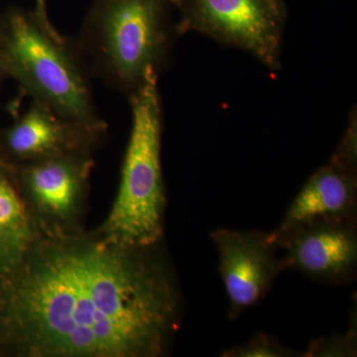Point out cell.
Here are the masks:
<instances>
[{
    "instance_id": "1",
    "label": "cell",
    "mask_w": 357,
    "mask_h": 357,
    "mask_svg": "<svg viewBox=\"0 0 357 357\" xmlns=\"http://www.w3.org/2000/svg\"><path fill=\"white\" fill-rule=\"evenodd\" d=\"M153 248L107 239L37 241L6 280L7 321L28 356L156 357L177 330L178 296Z\"/></svg>"
},
{
    "instance_id": "2",
    "label": "cell",
    "mask_w": 357,
    "mask_h": 357,
    "mask_svg": "<svg viewBox=\"0 0 357 357\" xmlns=\"http://www.w3.org/2000/svg\"><path fill=\"white\" fill-rule=\"evenodd\" d=\"M0 63L26 95L70 121L105 131L91 74L75 41L45 27L34 11L10 7L0 17Z\"/></svg>"
},
{
    "instance_id": "3",
    "label": "cell",
    "mask_w": 357,
    "mask_h": 357,
    "mask_svg": "<svg viewBox=\"0 0 357 357\" xmlns=\"http://www.w3.org/2000/svg\"><path fill=\"white\" fill-rule=\"evenodd\" d=\"M169 0H96L75 41L91 76L126 98L168 65L178 36Z\"/></svg>"
},
{
    "instance_id": "4",
    "label": "cell",
    "mask_w": 357,
    "mask_h": 357,
    "mask_svg": "<svg viewBox=\"0 0 357 357\" xmlns=\"http://www.w3.org/2000/svg\"><path fill=\"white\" fill-rule=\"evenodd\" d=\"M158 77L157 73H149L128 98L132 121L121 185L102 229L103 238L129 248H154L163 236V112Z\"/></svg>"
},
{
    "instance_id": "5",
    "label": "cell",
    "mask_w": 357,
    "mask_h": 357,
    "mask_svg": "<svg viewBox=\"0 0 357 357\" xmlns=\"http://www.w3.org/2000/svg\"><path fill=\"white\" fill-rule=\"evenodd\" d=\"M181 10L178 36L196 32L281 69L287 13L282 0H169Z\"/></svg>"
},
{
    "instance_id": "6",
    "label": "cell",
    "mask_w": 357,
    "mask_h": 357,
    "mask_svg": "<svg viewBox=\"0 0 357 357\" xmlns=\"http://www.w3.org/2000/svg\"><path fill=\"white\" fill-rule=\"evenodd\" d=\"M211 238L220 256V273L229 300V317L236 319L266 296L276 277L285 271L279 248L269 234L227 229Z\"/></svg>"
},
{
    "instance_id": "7",
    "label": "cell",
    "mask_w": 357,
    "mask_h": 357,
    "mask_svg": "<svg viewBox=\"0 0 357 357\" xmlns=\"http://www.w3.org/2000/svg\"><path fill=\"white\" fill-rule=\"evenodd\" d=\"M269 236L284 250V270L295 269L330 284L347 283L356 275V220H319Z\"/></svg>"
},
{
    "instance_id": "8",
    "label": "cell",
    "mask_w": 357,
    "mask_h": 357,
    "mask_svg": "<svg viewBox=\"0 0 357 357\" xmlns=\"http://www.w3.org/2000/svg\"><path fill=\"white\" fill-rule=\"evenodd\" d=\"M103 130L89 128L33 100L0 134V153L25 163L68 154H86Z\"/></svg>"
},
{
    "instance_id": "9",
    "label": "cell",
    "mask_w": 357,
    "mask_h": 357,
    "mask_svg": "<svg viewBox=\"0 0 357 357\" xmlns=\"http://www.w3.org/2000/svg\"><path fill=\"white\" fill-rule=\"evenodd\" d=\"M7 163L40 213L56 220L74 217L93 166L88 154L63 155L21 167Z\"/></svg>"
},
{
    "instance_id": "10",
    "label": "cell",
    "mask_w": 357,
    "mask_h": 357,
    "mask_svg": "<svg viewBox=\"0 0 357 357\" xmlns=\"http://www.w3.org/2000/svg\"><path fill=\"white\" fill-rule=\"evenodd\" d=\"M356 171L330 160L312 174L271 236L319 220H356Z\"/></svg>"
},
{
    "instance_id": "11",
    "label": "cell",
    "mask_w": 357,
    "mask_h": 357,
    "mask_svg": "<svg viewBox=\"0 0 357 357\" xmlns=\"http://www.w3.org/2000/svg\"><path fill=\"white\" fill-rule=\"evenodd\" d=\"M30 217L8 163L0 157V276L13 274L36 243Z\"/></svg>"
},
{
    "instance_id": "12",
    "label": "cell",
    "mask_w": 357,
    "mask_h": 357,
    "mask_svg": "<svg viewBox=\"0 0 357 357\" xmlns=\"http://www.w3.org/2000/svg\"><path fill=\"white\" fill-rule=\"evenodd\" d=\"M295 356L288 347L267 333H258L245 344L222 352L225 357H286Z\"/></svg>"
},
{
    "instance_id": "13",
    "label": "cell",
    "mask_w": 357,
    "mask_h": 357,
    "mask_svg": "<svg viewBox=\"0 0 357 357\" xmlns=\"http://www.w3.org/2000/svg\"><path fill=\"white\" fill-rule=\"evenodd\" d=\"M305 356L349 357L356 356V330L351 328L347 335H337L331 337L314 340L310 344Z\"/></svg>"
},
{
    "instance_id": "14",
    "label": "cell",
    "mask_w": 357,
    "mask_h": 357,
    "mask_svg": "<svg viewBox=\"0 0 357 357\" xmlns=\"http://www.w3.org/2000/svg\"><path fill=\"white\" fill-rule=\"evenodd\" d=\"M333 161L337 162L345 168L356 171L357 167V119L356 112L351 114L349 124L345 129L344 136L333 153Z\"/></svg>"
},
{
    "instance_id": "15",
    "label": "cell",
    "mask_w": 357,
    "mask_h": 357,
    "mask_svg": "<svg viewBox=\"0 0 357 357\" xmlns=\"http://www.w3.org/2000/svg\"><path fill=\"white\" fill-rule=\"evenodd\" d=\"M34 13L36 14L37 18L41 21L45 27L48 28L51 31L58 32L57 29L52 24L48 13H47L46 0H35Z\"/></svg>"
},
{
    "instance_id": "16",
    "label": "cell",
    "mask_w": 357,
    "mask_h": 357,
    "mask_svg": "<svg viewBox=\"0 0 357 357\" xmlns=\"http://www.w3.org/2000/svg\"><path fill=\"white\" fill-rule=\"evenodd\" d=\"M6 79H7L6 72H4L1 63H0V81H3Z\"/></svg>"
}]
</instances>
